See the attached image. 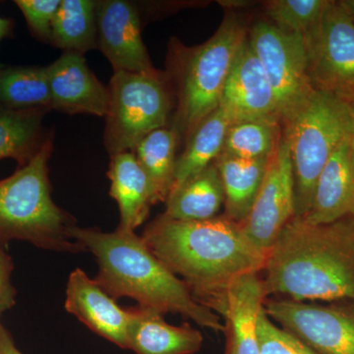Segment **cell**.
<instances>
[{
    "instance_id": "6da1fadb",
    "label": "cell",
    "mask_w": 354,
    "mask_h": 354,
    "mask_svg": "<svg viewBox=\"0 0 354 354\" xmlns=\"http://www.w3.org/2000/svg\"><path fill=\"white\" fill-rule=\"evenodd\" d=\"M142 239L153 255L180 276L200 304L221 314L225 292L236 279L260 274L266 255L230 218L184 221L158 216Z\"/></svg>"
},
{
    "instance_id": "7a4b0ae2",
    "label": "cell",
    "mask_w": 354,
    "mask_h": 354,
    "mask_svg": "<svg viewBox=\"0 0 354 354\" xmlns=\"http://www.w3.org/2000/svg\"><path fill=\"white\" fill-rule=\"evenodd\" d=\"M266 298L293 301L354 300V221L312 225L295 216L266 255Z\"/></svg>"
},
{
    "instance_id": "3957f363",
    "label": "cell",
    "mask_w": 354,
    "mask_h": 354,
    "mask_svg": "<svg viewBox=\"0 0 354 354\" xmlns=\"http://www.w3.org/2000/svg\"><path fill=\"white\" fill-rule=\"evenodd\" d=\"M70 235L82 249L94 254L99 264L94 281L113 299L133 298L143 308L180 314L203 328L225 332L220 316L198 302L183 279L134 232H104L74 225Z\"/></svg>"
},
{
    "instance_id": "277c9868",
    "label": "cell",
    "mask_w": 354,
    "mask_h": 354,
    "mask_svg": "<svg viewBox=\"0 0 354 354\" xmlns=\"http://www.w3.org/2000/svg\"><path fill=\"white\" fill-rule=\"evenodd\" d=\"M53 151L50 136L28 164L0 180V244L17 239L46 250H83L70 235L75 221L51 198L48 160Z\"/></svg>"
},
{
    "instance_id": "5b68a950",
    "label": "cell",
    "mask_w": 354,
    "mask_h": 354,
    "mask_svg": "<svg viewBox=\"0 0 354 354\" xmlns=\"http://www.w3.org/2000/svg\"><path fill=\"white\" fill-rule=\"evenodd\" d=\"M288 143L295 181V216L311 208L318 177L339 143L353 129V102L314 88L281 121Z\"/></svg>"
},
{
    "instance_id": "8992f818",
    "label": "cell",
    "mask_w": 354,
    "mask_h": 354,
    "mask_svg": "<svg viewBox=\"0 0 354 354\" xmlns=\"http://www.w3.org/2000/svg\"><path fill=\"white\" fill-rule=\"evenodd\" d=\"M246 28L234 16L227 15L218 31L206 43L179 48L177 55V106L174 127L186 142L207 116L220 106L230 70L245 41Z\"/></svg>"
},
{
    "instance_id": "52a82bcc",
    "label": "cell",
    "mask_w": 354,
    "mask_h": 354,
    "mask_svg": "<svg viewBox=\"0 0 354 354\" xmlns=\"http://www.w3.org/2000/svg\"><path fill=\"white\" fill-rule=\"evenodd\" d=\"M106 88L104 145L109 157L133 152L147 135L167 127L171 97L158 73L114 72Z\"/></svg>"
},
{
    "instance_id": "ba28073f",
    "label": "cell",
    "mask_w": 354,
    "mask_h": 354,
    "mask_svg": "<svg viewBox=\"0 0 354 354\" xmlns=\"http://www.w3.org/2000/svg\"><path fill=\"white\" fill-rule=\"evenodd\" d=\"M304 39L314 87L354 101V18L342 1H330Z\"/></svg>"
},
{
    "instance_id": "9c48e42d",
    "label": "cell",
    "mask_w": 354,
    "mask_h": 354,
    "mask_svg": "<svg viewBox=\"0 0 354 354\" xmlns=\"http://www.w3.org/2000/svg\"><path fill=\"white\" fill-rule=\"evenodd\" d=\"M306 304L286 298H266L271 320L316 354H354V300Z\"/></svg>"
},
{
    "instance_id": "30bf717a",
    "label": "cell",
    "mask_w": 354,
    "mask_h": 354,
    "mask_svg": "<svg viewBox=\"0 0 354 354\" xmlns=\"http://www.w3.org/2000/svg\"><path fill=\"white\" fill-rule=\"evenodd\" d=\"M248 39L276 95L281 121L315 88L310 80L304 37L259 22Z\"/></svg>"
},
{
    "instance_id": "8fae6325",
    "label": "cell",
    "mask_w": 354,
    "mask_h": 354,
    "mask_svg": "<svg viewBox=\"0 0 354 354\" xmlns=\"http://www.w3.org/2000/svg\"><path fill=\"white\" fill-rule=\"evenodd\" d=\"M295 216V181L290 149L281 137L250 213L241 227L248 241L267 255L286 225Z\"/></svg>"
},
{
    "instance_id": "7c38bea8",
    "label": "cell",
    "mask_w": 354,
    "mask_h": 354,
    "mask_svg": "<svg viewBox=\"0 0 354 354\" xmlns=\"http://www.w3.org/2000/svg\"><path fill=\"white\" fill-rule=\"evenodd\" d=\"M97 48L114 72L157 74L141 34L136 4L127 0L97 1Z\"/></svg>"
},
{
    "instance_id": "4fadbf2b",
    "label": "cell",
    "mask_w": 354,
    "mask_h": 354,
    "mask_svg": "<svg viewBox=\"0 0 354 354\" xmlns=\"http://www.w3.org/2000/svg\"><path fill=\"white\" fill-rule=\"evenodd\" d=\"M218 106L227 114L232 124L257 120L281 122L276 95L248 36L235 57Z\"/></svg>"
},
{
    "instance_id": "5bb4252c",
    "label": "cell",
    "mask_w": 354,
    "mask_h": 354,
    "mask_svg": "<svg viewBox=\"0 0 354 354\" xmlns=\"http://www.w3.org/2000/svg\"><path fill=\"white\" fill-rule=\"evenodd\" d=\"M46 74L51 109L104 118L108 109V88L88 68L84 55L64 53L46 66Z\"/></svg>"
},
{
    "instance_id": "9a60e30c",
    "label": "cell",
    "mask_w": 354,
    "mask_h": 354,
    "mask_svg": "<svg viewBox=\"0 0 354 354\" xmlns=\"http://www.w3.org/2000/svg\"><path fill=\"white\" fill-rule=\"evenodd\" d=\"M65 309L104 339L121 348L128 349V330L131 321L130 309L116 304L94 279L77 268L70 274Z\"/></svg>"
},
{
    "instance_id": "2e32d148",
    "label": "cell",
    "mask_w": 354,
    "mask_h": 354,
    "mask_svg": "<svg viewBox=\"0 0 354 354\" xmlns=\"http://www.w3.org/2000/svg\"><path fill=\"white\" fill-rule=\"evenodd\" d=\"M353 208L354 146L351 133L321 171L311 208L304 218L312 225H327L351 216Z\"/></svg>"
},
{
    "instance_id": "e0dca14e",
    "label": "cell",
    "mask_w": 354,
    "mask_h": 354,
    "mask_svg": "<svg viewBox=\"0 0 354 354\" xmlns=\"http://www.w3.org/2000/svg\"><path fill=\"white\" fill-rule=\"evenodd\" d=\"M265 299L259 274L241 277L227 288L221 314L227 334L225 354H261L258 322Z\"/></svg>"
},
{
    "instance_id": "ac0fdd59",
    "label": "cell",
    "mask_w": 354,
    "mask_h": 354,
    "mask_svg": "<svg viewBox=\"0 0 354 354\" xmlns=\"http://www.w3.org/2000/svg\"><path fill=\"white\" fill-rule=\"evenodd\" d=\"M108 177L109 195L120 208L118 230L135 232L148 218L151 206L157 204L152 184L132 152L111 157Z\"/></svg>"
},
{
    "instance_id": "d6986e66",
    "label": "cell",
    "mask_w": 354,
    "mask_h": 354,
    "mask_svg": "<svg viewBox=\"0 0 354 354\" xmlns=\"http://www.w3.org/2000/svg\"><path fill=\"white\" fill-rule=\"evenodd\" d=\"M130 312L128 349L137 354H193L201 348V333L187 324L171 325L160 312L143 307Z\"/></svg>"
},
{
    "instance_id": "ffe728a7",
    "label": "cell",
    "mask_w": 354,
    "mask_h": 354,
    "mask_svg": "<svg viewBox=\"0 0 354 354\" xmlns=\"http://www.w3.org/2000/svg\"><path fill=\"white\" fill-rule=\"evenodd\" d=\"M165 203L162 215L172 220L206 221L218 216L225 194L215 162L172 190Z\"/></svg>"
},
{
    "instance_id": "44dd1931",
    "label": "cell",
    "mask_w": 354,
    "mask_h": 354,
    "mask_svg": "<svg viewBox=\"0 0 354 354\" xmlns=\"http://www.w3.org/2000/svg\"><path fill=\"white\" fill-rule=\"evenodd\" d=\"M269 157L245 160L220 155L215 160L225 194V218L245 221L259 192Z\"/></svg>"
},
{
    "instance_id": "7402d4cb",
    "label": "cell",
    "mask_w": 354,
    "mask_h": 354,
    "mask_svg": "<svg viewBox=\"0 0 354 354\" xmlns=\"http://www.w3.org/2000/svg\"><path fill=\"white\" fill-rule=\"evenodd\" d=\"M230 125L232 120L220 106L200 123L177 158L171 191L215 162L223 150Z\"/></svg>"
},
{
    "instance_id": "603a6c76",
    "label": "cell",
    "mask_w": 354,
    "mask_h": 354,
    "mask_svg": "<svg viewBox=\"0 0 354 354\" xmlns=\"http://www.w3.org/2000/svg\"><path fill=\"white\" fill-rule=\"evenodd\" d=\"M50 44L64 53L82 55L97 48V1L62 0L53 21Z\"/></svg>"
},
{
    "instance_id": "cb8c5ba5",
    "label": "cell",
    "mask_w": 354,
    "mask_h": 354,
    "mask_svg": "<svg viewBox=\"0 0 354 354\" xmlns=\"http://www.w3.org/2000/svg\"><path fill=\"white\" fill-rule=\"evenodd\" d=\"M0 106L14 111L51 109L46 66L0 68Z\"/></svg>"
},
{
    "instance_id": "d4e9b609",
    "label": "cell",
    "mask_w": 354,
    "mask_h": 354,
    "mask_svg": "<svg viewBox=\"0 0 354 354\" xmlns=\"http://www.w3.org/2000/svg\"><path fill=\"white\" fill-rule=\"evenodd\" d=\"M178 135L162 127L147 135L132 153L152 184L156 202H165L174 183Z\"/></svg>"
},
{
    "instance_id": "484cf974",
    "label": "cell",
    "mask_w": 354,
    "mask_h": 354,
    "mask_svg": "<svg viewBox=\"0 0 354 354\" xmlns=\"http://www.w3.org/2000/svg\"><path fill=\"white\" fill-rule=\"evenodd\" d=\"M46 111H14L0 106V160L13 158L23 167L50 135L44 129Z\"/></svg>"
},
{
    "instance_id": "4316f807",
    "label": "cell",
    "mask_w": 354,
    "mask_h": 354,
    "mask_svg": "<svg viewBox=\"0 0 354 354\" xmlns=\"http://www.w3.org/2000/svg\"><path fill=\"white\" fill-rule=\"evenodd\" d=\"M281 137L278 120L239 121L228 128L221 155L245 160L270 157Z\"/></svg>"
},
{
    "instance_id": "83f0119b",
    "label": "cell",
    "mask_w": 354,
    "mask_h": 354,
    "mask_svg": "<svg viewBox=\"0 0 354 354\" xmlns=\"http://www.w3.org/2000/svg\"><path fill=\"white\" fill-rule=\"evenodd\" d=\"M329 0H274L268 2L267 14L283 31L306 37L315 27Z\"/></svg>"
},
{
    "instance_id": "f1b7e54d",
    "label": "cell",
    "mask_w": 354,
    "mask_h": 354,
    "mask_svg": "<svg viewBox=\"0 0 354 354\" xmlns=\"http://www.w3.org/2000/svg\"><path fill=\"white\" fill-rule=\"evenodd\" d=\"M261 354H316L306 344L281 329L266 314L264 306L258 322Z\"/></svg>"
},
{
    "instance_id": "f546056e",
    "label": "cell",
    "mask_w": 354,
    "mask_h": 354,
    "mask_svg": "<svg viewBox=\"0 0 354 354\" xmlns=\"http://www.w3.org/2000/svg\"><path fill=\"white\" fill-rule=\"evenodd\" d=\"M32 34L43 43L50 44L53 21L62 0H16Z\"/></svg>"
},
{
    "instance_id": "4dcf8cb0",
    "label": "cell",
    "mask_w": 354,
    "mask_h": 354,
    "mask_svg": "<svg viewBox=\"0 0 354 354\" xmlns=\"http://www.w3.org/2000/svg\"><path fill=\"white\" fill-rule=\"evenodd\" d=\"M0 244V317L16 304V290L11 285L13 263Z\"/></svg>"
},
{
    "instance_id": "1f68e13d",
    "label": "cell",
    "mask_w": 354,
    "mask_h": 354,
    "mask_svg": "<svg viewBox=\"0 0 354 354\" xmlns=\"http://www.w3.org/2000/svg\"><path fill=\"white\" fill-rule=\"evenodd\" d=\"M0 354H23L16 348L8 330L0 323Z\"/></svg>"
},
{
    "instance_id": "d6a6232c",
    "label": "cell",
    "mask_w": 354,
    "mask_h": 354,
    "mask_svg": "<svg viewBox=\"0 0 354 354\" xmlns=\"http://www.w3.org/2000/svg\"><path fill=\"white\" fill-rule=\"evenodd\" d=\"M14 28V22L11 19L0 17V43L2 39L11 36ZM1 68V67H0Z\"/></svg>"
},
{
    "instance_id": "836d02e7",
    "label": "cell",
    "mask_w": 354,
    "mask_h": 354,
    "mask_svg": "<svg viewBox=\"0 0 354 354\" xmlns=\"http://www.w3.org/2000/svg\"><path fill=\"white\" fill-rule=\"evenodd\" d=\"M344 7L348 9V12L353 15L354 18V0H346V1H342Z\"/></svg>"
},
{
    "instance_id": "e575fe53",
    "label": "cell",
    "mask_w": 354,
    "mask_h": 354,
    "mask_svg": "<svg viewBox=\"0 0 354 354\" xmlns=\"http://www.w3.org/2000/svg\"><path fill=\"white\" fill-rule=\"evenodd\" d=\"M353 102V129H351V140H353V143L354 146V101H351Z\"/></svg>"
},
{
    "instance_id": "d590c367",
    "label": "cell",
    "mask_w": 354,
    "mask_h": 354,
    "mask_svg": "<svg viewBox=\"0 0 354 354\" xmlns=\"http://www.w3.org/2000/svg\"><path fill=\"white\" fill-rule=\"evenodd\" d=\"M351 216V218H353V220L354 221V208L353 209V212H351V216Z\"/></svg>"
}]
</instances>
